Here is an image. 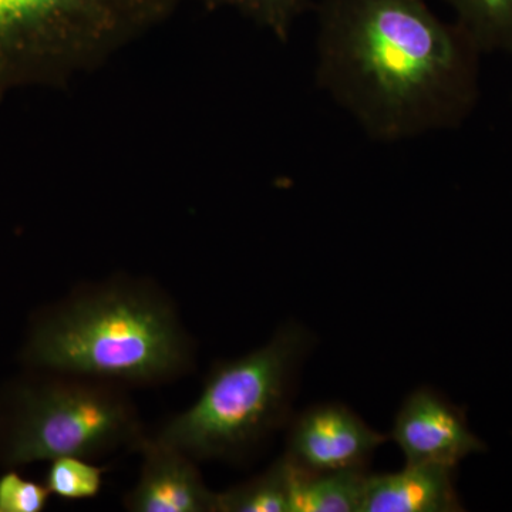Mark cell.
Instances as JSON below:
<instances>
[{
	"label": "cell",
	"instance_id": "6da1fadb",
	"mask_svg": "<svg viewBox=\"0 0 512 512\" xmlns=\"http://www.w3.org/2000/svg\"><path fill=\"white\" fill-rule=\"evenodd\" d=\"M316 83L379 143L454 130L480 97L483 53L427 0H319Z\"/></svg>",
	"mask_w": 512,
	"mask_h": 512
},
{
	"label": "cell",
	"instance_id": "7a4b0ae2",
	"mask_svg": "<svg viewBox=\"0 0 512 512\" xmlns=\"http://www.w3.org/2000/svg\"><path fill=\"white\" fill-rule=\"evenodd\" d=\"M22 360L40 372L156 386L192 369L195 346L167 293L121 276L76 289L39 313Z\"/></svg>",
	"mask_w": 512,
	"mask_h": 512
},
{
	"label": "cell",
	"instance_id": "3957f363",
	"mask_svg": "<svg viewBox=\"0 0 512 512\" xmlns=\"http://www.w3.org/2000/svg\"><path fill=\"white\" fill-rule=\"evenodd\" d=\"M315 346L306 326L285 323L265 345L215 363L198 399L154 437L195 461L251 457L288 426L303 365Z\"/></svg>",
	"mask_w": 512,
	"mask_h": 512
},
{
	"label": "cell",
	"instance_id": "277c9868",
	"mask_svg": "<svg viewBox=\"0 0 512 512\" xmlns=\"http://www.w3.org/2000/svg\"><path fill=\"white\" fill-rule=\"evenodd\" d=\"M181 0H0V100L67 82L167 19Z\"/></svg>",
	"mask_w": 512,
	"mask_h": 512
},
{
	"label": "cell",
	"instance_id": "5b68a950",
	"mask_svg": "<svg viewBox=\"0 0 512 512\" xmlns=\"http://www.w3.org/2000/svg\"><path fill=\"white\" fill-rule=\"evenodd\" d=\"M13 384L0 402V463L6 467L60 457L92 460L137 450L143 433L136 407L119 384L45 372Z\"/></svg>",
	"mask_w": 512,
	"mask_h": 512
},
{
	"label": "cell",
	"instance_id": "8992f818",
	"mask_svg": "<svg viewBox=\"0 0 512 512\" xmlns=\"http://www.w3.org/2000/svg\"><path fill=\"white\" fill-rule=\"evenodd\" d=\"M285 456L309 473L367 468L389 434L380 433L343 403H318L293 414Z\"/></svg>",
	"mask_w": 512,
	"mask_h": 512
},
{
	"label": "cell",
	"instance_id": "52a82bcc",
	"mask_svg": "<svg viewBox=\"0 0 512 512\" xmlns=\"http://www.w3.org/2000/svg\"><path fill=\"white\" fill-rule=\"evenodd\" d=\"M389 439L409 464L457 468L464 458L485 450L483 441L468 427L463 410L429 386L407 394L394 417Z\"/></svg>",
	"mask_w": 512,
	"mask_h": 512
},
{
	"label": "cell",
	"instance_id": "ba28073f",
	"mask_svg": "<svg viewBox=\"0 0 512 512\" xmlns=\"http://www.w3.org/2000/svg\"><path fill=\"white\" fill-rule=\"evenodd\" d=\"M140 477L124 495L131 512H217V493L205 484L197 461L156 437H144Z\"/></svg>",
	"mask_w": 512,
	"mask_h": 512
},
{
	"label": "cell",
	"instance_id": "9c48e42d",
	"mask_svg": "<svg viewBox=\"0 0 512 512\" xmlns=\"http://www.w3.org/2000/svg\"><path fill=\"white\" fill-rule=\"evenodd\" d=\"M456 468L409 464L393 473L369 474L360 512L461 511Z\"/></svg>",
	"mask_w": 512,
	"mask_h": 512
},
{
	"label": "cell",
	"instance_id": "30bf717a",
	"mask_svg": "<svg viewBox=\"0 0 512 512\" xmlns=\"http://www.w3.org/2000/svg\"><path fill=\"white\" fill-rule=\"evenodd\" d=\"M369 474L367 468L309 473L293 464L291 512H360Z\"/></svg>",
	"mask_w": 512,
	"mask_h": 512
},
{
	"label": "cell",
	"instance_id": "8fae6325",
	"mask_svg": "<svg viewBox=\"0 0 512 512\" xmlns=\"http://www.w3.org/2000/svg\"><path fill=\"white\" fill-rule=\"evenodd\" d=\"M293 464L282 454L264 473L217 493V512H291Z\"/></svg>",
	"mask_w": 512,
	"mask_h": 512
},
{
	"label": "cell",
	"instance_id": "7c38bea8",
	"mask_svg": "<svg viewBox=\"0 0 512 512\" xmlns=\"http://www.w3.org/2000/svg\"><path fill=\"white\" fill-rule=\"evenodd\" d=\"M480 52L512 56V0H444Z\"/></svg>",
	"mask_w": 512,
	"mask_h": 512
},
{
	"label": "cell",
	"instance_id": "4fadbf2b",
	"mask_svg": "<svg viewBox=\"0 0 512 512\" xmlns=\"http://www.w3.org/2000/svg\"><path fill=\"white\" fill-rule=\"evenodd\" d=\"M104 473L106 470L90 463L89 458L60 457L50 461L45 484L50 494L63 500H90L103 488Z\"/></svg>",
	"mask_w": 512,
	"mask_h": 512
},
{
	"label": "cell",
	"instance_id": "5bb4252c",
	"mask_svg": "<svg viewBox=\"0 0 512 512\" xmlns=\"http://www.w3.org/2000/svg\"><path fill=\"white\" fill-rule=\"evenodd\" d=\"M212 8H229L254 20L281 42H288L296 19L311 0H208Z\"/></svg>",
	"mask_w": 512,
	"mask_h": 512
},
{
	"label": "cell",
	"instance_id": "9a60e30c",
	"mask_svg": "<svg viewBox=\"0 0 512 512\" xmlns=\"http://www.w3.org/2000/svg\"><path fill=\"white\" fill-rule=\"evenodd\" d=\"M46 484L26 480L15 471L0 477V512H40L50 498Z\"/></svg>",
	"mask_w": 512,
	"mask_h": 512
}]
</instances>
